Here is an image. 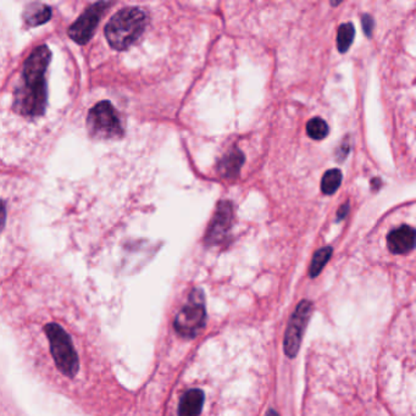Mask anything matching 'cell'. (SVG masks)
<instances>
[{
    "label": "cell",
    "instance_id": "ffe728a7",
    "mask_svg": "<svg viewBox=\"0 0 416 416\" xmlns=\"http://www.w3.org/2000/svg\"><path fill=\"white\" fill-rule=\"evenodd\" d=\"M266 416H279V414H277V413H276V411L272 410V409H271V410L268 411V415Z\"/></svg>",
    "mask_w": 416,
    "mask_h": 416
},
{
    "label": "cell",
    "instance_id": "d6986e66",
    "mask_svg": "<svg viewBox=\"0 0 416 416\" xmlns=\"http://www.w3.org/2000/svg\"><path fill=\"white\" fill-rule=\"evenodd\" d=\"M371 185L372 190H375V188H376V190H378V188H380V186H381L382 185L381 180H380V178H373V180H372Z\"/></svg>",
    "mask_w": 416,
    "mask_h": 416
},
{
    "label": "cell",
    "instance_id": "ac0fdd59",
    "mask_svg": "<svg viewBox=\"0 0 416 416\" xmlns=\"http://www.w3.org/2000/svg\"><path fill=\"white\" fill-rule=\"evenodd\" d=\"M348 210H349V204H343V206H341V209L338 210L337 220L341 221L342 219H344V217L347 216Z\"/></svg>",
    "mask_w": 416,
    "mask_h": 416
},
{
    "label": "cell",
    "instance_id": "8992f818",
    "mask_svg": "<svg viewBox=\"0 0 416 416\" xmlns=\"http://www.w3.org/2000/svg\"><path fill=\"white\" fill-rule=\"evenodd\" d=\"M313 314V304L309 300H302L289 318L288 326L284 334V353L289 357H294L298 353L303 339L305 328Z\"/></svg>",
    "mask_w": 416,
    "mask_h": 416
},
{
    "label": "cell",
    "instance_id": "3957f363",
    "mask_svg": "<svg viewBox=\"0 0 416 416\" xmlns=\"http://www.w3.org/2000/svg\"><path fill=\"white\" fill-rule=\"evenodd\" d=\"M146 11L139 8H123L105 26V37L115 50H126L136 43L147 26Z\"/></svg>",
    "mask_w": 416,
    "mask_h": 416
},
{
    "label": "cell",
    "instance_id": "9a60e30c",
    "mask_svg": "<svg viewBox=\"0 0 416 416\" xmlns=\"http://www.w3.org/2000/svg\"><path fill=\"white\" fill-rule=\"evenodd\" d=\"M354 35H355V31H354V26L352 24H343L339 26L338 29L337 35V47L338 50L341 53H346L349 47L352 45L353 40H354Z\"/></svg>",
    "mask_w": 416,
    "mask_h": 416
},
{
    "label": "cell",
    "instance_id": "5b68a950",
    "mask_svg": "<svg viewBox=\"0 0 416 416\" xmlns=\"http://www.w3.org/2000/svg\"><path fill=\"white\" fill-rule=\"evenodd\" d=\"M206 323L204 298L199 289H194L185 305L175 318V328L183 337H196Z\"/></svg>",
    "mask_w": 416,
    "mask_h": 416
},
{
    "label": "cell",
    "instance_id": "2e32d148",
    "mask_svg": "<svg viewBox=\"0 0 416 416\" xmlns=\"http://www.w3.org/2000/svg\"><path fill=\"white\" fill-rule=\"evenodd\" d=\"M307 132H308L309 137L313 139H323L328 136V123L323 121V118H314L307 123Z\"/></svg>",
    "mask_w": 416,
    "mask_h": 416
},
{
    "label": "cell",
    "instance_id": "8fae6325",
    "mask_svg": "<svg viewBox=\"0 0 416 416\" xmlns=\"http://www.w3.org/2000/svg\"><path fill=\"white\" fill-rule=\"evenodd\" d=\"M245 155L240 152V149H232L222 157L219 164H217V171L221 177L232 180L238 176L240 171V167L245 164Z\"/></svg>",
    "mask_w": 416,
    "mask_h": 416
},
{
    "label": "cell",
    "instance_id": "9c48e42d",
    "mask_svg": "<svg viewBox=\"0 0 416 416\" xmlns=\"http://www.w3.org/2000/svg\"><path fill=\"white\" fill-rule=\"evenodd\" d=\"M206 391L199 387H188L178 396L176 416H201L206 410Z\"/></svg>",
    "mask_w": 416,
    "mask_h": 416
},
{
    "label": "cell",
    "instance_id": "52a82bcc",
    "mask_svg": "<svg viewBox=\"0 0 416 416\" xmlns=\"http://www.w3.org/2000/svg\"><path fill=\"white\" fill-rule=\"evenodd\" d=\"M111 6L113 4L108 1H98V3H94L92 6H88L84 11V14L79 16L72 25L70 26L69 36L71 37V40L81 45L88 43L91 38L93 37L94 32L97 30L104 13L109 6Z\"/></svg>",
    "mask_w": 416,
    "mask_h": 416
},
{
    "label": "cell",
    "instance_id": "277c9868",
    "mask_svg": "<svg viewBox=\"0 0 416 416\" xmlns=\"http://www.w3.org/2000/svg\"><path fill=\"white\" fill-rule=\"evenodd\" d=\"M87 128L93 137L110 139L123 136V125L118 111L108 100L99 102L89 110Z\"/></svg>",
    "mask_w": 416,
    "mask_h": 416
},
{
    "label": "cell",
    "instance_id": "ba28073f",
    "mask_svg": "<svg viewBox=\"0 0 416 416\" xmlns=\"http://www.w3.org/2000/svg\"><path fill=\"white\" fill-rule=\"evenodd\" d=\"M233 221V206L231 201H220L216 208L215 214L210 226L206 231V242L209 245L224 243L230 233Z\"/></svg>",
    "mask_w": 416,
    "mask_h": 416
},
{
    "label": "cell",
    "instance_id": "7a4b0ae2",
    "mask_svg": "<svg viewBox=\"0 0 416 416\" xmlns=\"http://www.w3.org/2000/svg\"><path fill=\"white\" fill-rule=\"evenodd\" d=\"M43 333L50 362L56 371L66 378L77 376L81 367L79 348L76 347L71 334L58 323H45Z\"/></svg>",
    "mask_w": 416,
    "mask_h": 416
},
{
    "label": "cell",
    "instance_id": "e0dca14e",
    "mask_svg": "<svg viewBox=\"0 0 416 416\" xmlns=\"http://www.w3.org/2000/svg\"><path fill=\"white\" fill-rule=\"evenodd\" d=\"M362 30L365 32V35L371 36L372 30H373V20L370 15L362 16Z\"/></svg>",
    "mask_w": 416,
    "mask_h": 416
},
{
    "label": "cell",
    "instance_id": "30bf717a",
    "mask_svg": "<svg viewBox=\"0 0 416 416\" xmlns=\"http://www.w3.org/2000/svg\"><path fill=\"white\" fill-rule=\"evenodd\" d=\"M388 249L393 254H406L415 248L416 231L410 226L403 225L387 236Z\"/></svg>",
    "mask_w": 416,
    "mask_h": 416
},
{
    "label": "cell",
    "instance_id": "5bb4252c",
    "mask_svg": "<svg viewBox=\"0 0 416 416\" xmlns=\"http://www.w3.org/2000/svg\"><path fill=\"white\" fill-rule=\"evenodd\" d=\"M342 182V172L339 171L338 169H332L328 170L323 177L321 181V190H323L325 194L331 196L334 192L337 191L338 187L341 186Z\"/></svg>",
    "mask_w": 416,
    "mask_h": 416
},
{
    "label": "cell",
    "instance_id": "7c38bea8",
    "mask_svg": "<svg viewBox=\"0 0 416 416\" xmlns=\"http://www.w3.org/2000/svg\"><path fill=\"white\" fill-rule=\"evenodd\" d=\"M52 17V8L43 3H31L26 6L24 11V19L31 27L45 25Z\"/></svg>",
    "mask_w": 416,
    "mask_h": 416
},
{
    "label": "cell",
    "instance_id": "4fadbf2b",
    "mask_svg": "<svg viewBox=\"0 0 416 416\" xmlns=\"http://www.w3.org/2000/svg\"><path fill=\"white\" fill-rule=\"evenodd\" d=\"M331 255H332L331 247H323L315 253L311 265H310V271H309L310 277H316L323 271L325 265L328 264V260L331 258Z\"/></svg>",
    "mask_w": 416,
    "mask_h": 416
},
{
    "label": "cell",
    "instance_id": "6da1fadb",
    "mask_svg": "<svg viewBox=\"0 0 416 416\" xmlns=\"http://www.w3.org/2000/svg\"><path fill=\"white\" fill-rule=\"evenodd\" d=\"M52 58L47 45L33 49L24 65L21 84L14 93V109L25 118H38L47 108V79L45 74Z\"/></svg>",
    "mask_w": 416,
    "mask_h": 416
}]
</instances>
